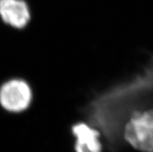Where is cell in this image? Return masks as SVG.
<instances>
[{"instance_id":"cell-3","label":"cell","mask_w":153,"mask_h":152,"mask_svg":"<svg viewBox=\"0 0 153 152\" xmlns=\"http://www.w3.org/2000/svg\"><path fill=\"white\" fill-rule=\"evenodd\" d=\"M72 133L76 138L75 152H103L100 131L95 127L79 122L72 125Z\"/></svg>"},{"instance_id":"cell-2","label":"cell","mask_w":153,"mask_h":152,"mask_svg":"<svg viewBox=\"0 0 153 152\" xmlns=\"http://www.w3.org/2000/svg\"><path fill=\"white\" fill-rule=\"evenodd\" d=\"M32 101V90L23 79H13L0 87V105L10 113H20L29 107Z\"/></svg>"},{"instance_id":"cell-4","label":"cell","mask_w":153,"mask_h":152,"mask_svg":"<svg viewBox=\"0 0 153 152\" xmlns=\"http://www.w3.org/2000/svg\"><path fill=\"white\" fill-rule=\"evenodd\" d=\"M0 18L9 26L23 29L30 19L29 6L24 0H0Z\"/></svg>"},{"instance_id":"cell-1","label":"cell","mask_w":153,"mask_h":152,"mask_svg":"<svg viewBox=\"0 0 153 152\" xmlns=\"http://www.w3.org/2000/svg\"><path fill=\"white\" fill-rule=\"evenodd\" d=\"M123 140L141 152H153V109L134 111L123 127Z\"/></svg>"}]
</instances>
